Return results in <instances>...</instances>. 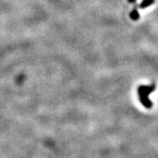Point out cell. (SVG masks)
<instances>
[{
    "label": "cell",
    "instance_id": "6da1fadb",
    "mask_svg": "<svg viewBox=\"0 0 158 158\" xmlns=\"http://www.w3.org/2000/svg\"><path fill=\"white\" fill-rule=\"evenodd\" d=\"M156 88L155 84L149 85H139L138 88V94H139V100L145 108H151L152 106V102L148 98V95L154 91Z\"/></svg>",
    "mask_w": 158,
    "mask_h": 158
},
{
    "label": "cell",
    "instance_id": "277c9868",
    "mask_svg": "<svg viewBox=\"0 0 158 158\" xmlns=\"http://www.w3.org/2000/svg\"><path fill=\"white\" fill-rule=\"evenodd\" d=\"M127 1L129 3H133V4H135V2H136V0H127Z\"/></svg>",
    "mask_w": 158,
    "mask_h": 158
},
{
    "label": "cell",
    "instance_id": "3957f363",
    "mask_svg": "<svg viewBox=\"0 0 158 158\" xmlns=\"http://www.w3.org/2000/svg\"><path fill=\"white\" fill-rule=\"evenodd\" d=\"M130 17H131V19L132 20H137L139 18V12H138L137 8H136V6L135 5L134 6V9L131 11L130 13Z\"/></svg>",
    "mask_w": 158,
    "mask_h": 158
},
{
    "label": "cell",
    "instance_id": "7a4b0ae2",
    "mask_svg": "<svg viewBox=\"0 0 158 158\" xmlns=\"http://www.w3.org/2000/svg\"><path fill=\"white\" fill-rule=\"evenodd\" d=\"M154 2H155V0H143V2L139 5V7L140 9H144L153 4Z\"/></svg>",
    "mask_w": 158,
    "mask_h": 158
}]
</instances>
